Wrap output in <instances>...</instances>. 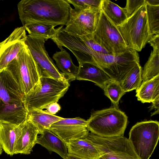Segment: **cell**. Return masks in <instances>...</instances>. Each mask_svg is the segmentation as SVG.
I'll list each match as a JSON object with an SVG mask.
<instances>
[{
	"label": "cell",
	"mask_w": 159,
	"mask_h": 159,
	"mask_svg": "<svg viewBox=\"0 0 159 159\" xmlns=\"http://www.w3.org/2000/svg\"><path fill=\"white\" fill-rule=\"evenodd\" d=\"M19 125L0 122V143L3 151L12 156L15 154V148Z\"/></svg>",
	"instance_id": "cell-19"
},
{
	"label": "cell",
	"mask_w": 159,
	"mask_h": 159,
	"mask_svg": "<svg viewBox=\"0 0 159 159\" xmlns=\"http://www.w3.org/2000/svg\"><path fill=\"white\" fill-rule=\"evenodd\" d=\"M145 3L152 6L159 5V0H145Z\"/></svg>",
	"instance_id": "cell-35"
},
{
	"label": "cell",
	"mask_w": 159,
	"mask_h": 159,
	"mask_svg": "<svg viewBox=\"0 0 159 159\" xmlns=\"http://www.w3.org/2000/svg\"><path fill=\"white\" fill-rule=\"evenodd\" d=\"M159 138V122L146 120L137 122L129 133V141L139 159H149Z\"/></svg>",
	"instance_id": "cell-8"
},
{
	"label": "cell",
	"mask_w": 159,
	"mask_h": 159,
	"mask_svg": "<svg viewBox=\"0 0 159 159\" xmlns=\"http://www.w3.org/2000/svg\"><path fill=\"white\" fill-rule=\"evenodd\" d=\"M117 27L127 47L137 52L145 47L153 35L149 27L145 4Z\"/></svg>",
	"instance_id": "cell-7"
},
{
	"label": "cell",
	"mask_w": 159,
	"mask_h": 159,
	"mask_svg": "<svg viewBox=\"0 0 159 159\" xmlns=\"http://www.w3.org/2000/svg\"><path fill=\"white\" fill-rule=\"evenodd\" d=\"M103 89L104 94L110 99L113 106L118 107L120 98L125 93L120 83L111 79Z\"/></svg>",
	"instance_id": "cell-27"
},
{
	"label": "cell",
	"mask_w": 159,
	"mask_h": 159,
	"mask_svg": "<svg viewBox=\"0 0 159 159\" xmlns=\"http://www.w3.org/2000/svg\"><path fill=\"white\" fill-rule=\"evenodd\" d=\"M87 121L91 132L101 137H112L124 136L128 118L118 107L112 106L93 111Z\"/></svg>",
	"instance_id": "cell-5"
},
{
	"label": "cell",
	"mask_w": 159,
	"mask_h": 159,
	"mask_svg": "<svg viewBox=\"0 0 159 159\" xmlns=\"http://www.w3.org/2000/svg\"><path fill=\"white\" fill-rule=\"evenodd\" d=\"M80 36L93 51L99 53L110 54L96 42L93 38V35L87 34Z\"/></svg>",
	"instance_id": "cell-30"
},
{
	"label": "cell",
	"mask_w": 159,
	"mask_h": 159,
	"mask_svg": "<svg viewBox=\"0 0 159 159\" xmlns=\"http://www.w3.org/2000/svg\"><path fill=\"white\" fill-rule=\"evenodd\" d=\"M49 129L66 144L70 141L85 138L89 131L87 120L79 117L63 118L52 124Z\"/></svg>",
	"instance_id": "cell-13"
},
{
	"label": "cell",
	"mask_w": 159,
	"mask_h": 159,
	"mask_svg": "<svg viewBox=\"0 0 159 159\" xmlns=\"http://www.w3.org/2000/svg\"><path fill=\"white\" fill-rule=\"evenodd\" d=\"M3 150L2 147V146L0 143V155H1L3 151Z\"/></svg>",
	"instance_id": "cell-37"
},
{
	"label": "cell",
	"mask_w": 159,
	"mask_h": 159,
	"mask_svg": "<svg viewBox=\"0 0 159 159\" xmlns=\"http://www.w3.org/2000/svg\"><path fill=\"white\" fill-rule=\"evenodd\" d=\"M66 144L69 154L82 159H99L103 155L85 138L70 141Z\"/></svg>",
	"instance_id": "cell-16"
},
{
	"label": "cell",
	"mask_w": 159,
	"mask_h": 159,
	"mask_svg": "<svg viewBox=\"0 0 159 159\" xmlns=\"http://www.w3.org/2000/svg\"><path fill=\"white\" fill-rule=\"evenodd\" d=\"M72 8L66 0H22L17 4L23 26L29 22H41L63 26Z\"/></svg>",
	"instance_id": "cell-1"
},
{
	"label": "cell",
	"mask_w": 159,
	"mask_h": 159,
	"mask_svg": "<svg viewBox=\"0 0 159 159\" xmlns=\"http://www.w3.org/2000/svg\"><path fill=\"white\" fill-rule=\"evenodd\" d=\"M43 39L27 35L25 43L40 71L41 77L56 80H68L60 72L46 50Z\"/></svg>",
	"instance_id": "cell-11"
},
{
	"label": "cell",
	"mask_w": 159,
	"mask_h": 159,
	"mask_svg": "<svg viewBox=\"0 0 159 159\" xmlns=\"http://www.w3.org/2000/svg\"><path fill=\"white\" fill-rule=\"evenodd\" d=\"M23 94L33 90L40 83L41 74L38 65L25 45L16 58L7 65Z\"/></svg>",
	"instance_id": "cell-6"
},
{
	"label": "cell",
	"mask_w": 159,
	"mask_h": 159,
	"mask_svg": "<svg viewBox=\"0 0 159 159\" xmlns=\"http://www.w3.org/2000/svg\"><path fill=\"white\" fill-rule=\"evenodd\" d=\"M63 118L52 115L43 110L35 109L28 112L27 119L38 129L40 134L45 129H49L51 125Z\"/></svg>",
	"instance_id": "cell-21"
},
{
	"label": "cell",
	"mask_w": 159,
	"mask_h": 159,
	"mask_svg": "<svg viewBox=\"0 0 159 159\" xmlns=\"http://www.w3.org/2000/svg\"><path fill=\"white\" fill-rule=\"evenodd\" d=\"M142 68L140 64H137L130 72L120 84L126 93L137 89L142 82Z\"/></svg>",
	"instance_id": "cell-26"
},
{
	"label": "cell",
	"mask_w": 159,
	"mask_h": 159,
	"mask_svg": "<svg viewBox=\"0 0 159 159\" xmlns=\"http://www.w3.org/2000/svg\"><path fill=\"white\" fill-rule=\"evenodd\" d=\"M87 62L99 67L113 80L120 83L132 70L139 63L138 52L128 48L119 55L98 52L92 50Z\"/></svg>",
	"instance_id": "cell-3"
},
{
	"label": "cell",
	"mask_w": 159,
	"mask_h": 159,
	"mask_svg": "<svg viewBox=\"0 0 159 159\" xmlns=\"http://www.w3.org/2000/svg\"><path fill=\"white\" fill-rule=\"evenodd\" d=\"M27 35L24 26L16 28L5 40L0 42V71L17 55L25 45Z\"/></svg>",
	"instance_id": "cell-14"
},
{
	"label": "cell",
	"mask_w": 159,
	"mask_h": 159,
	"mask_svg": "<svg viewBox=\"0 0 159 159\" xmlns=\"http://www.w3.org/2000/svg\"><path fill=\"white\" fill-rule=\"evenodd\" d=\"M136 93L138 101L143 103L152 102L159 97V75L142 83Z\"/></svg>",
	"instance_id": "cell-22"
},
{
	"label": "cell",
	"mask_w": 159,
	"mask_h": 159,
	"mask_svg": "<svg viewBox=\"0 0 159 159\" xmlns=\"http://www.w3.org/2000/svg\"><path fill=\"white\" fill-rule=\"evenodd\" d=\"M78 67L76 77V80L92 82L103 89L111 80L102 69L92 64L84 63L79 64Z\"/></svg>",
	"instance_id": "cell-17"
},
{
	"label": "cell",
	"mask_w": 159,
	"mask_h": 159,
	"mask_svg": "<svg viewBox=\"0 0 159 159\" xmlns=\"http://www.w3.org/2000/svg\"><path fill=\"white\" fill-rule=\"evenodd\" d=\"M93 36L110 54L121 55L128 48L117 27L100 9Z\"/></svg>",
	"instance_id": "cell-9"
},
{
	"label": "cell",
	"mask_w": 159,
	"mask_h": 159,
	"mask_svg": "<svg viewBox=\"0 0 159 159\" xmlns=\"http://www.w3.org/2000/svg\"><path fill=\"white\" fill-rule=\"evenodd\" d=\"M89 139L103 153L99 159H139L128 139L102 137L91 133Z\"/></svg>",
	"instance_id": "cell-10"
},
{
	"label": "cell",
	"mask_w": 159,
	"mask_h": 159,
	"mask_svg": "<svg viewBox=\"0 0 159 159\" xmlns=\"http://www.w3.org/2000/svg\"><path fill=\"white\" fill-rule=\"evenodd\" d=\"M159 75V48H153L142 69V82Z\"/></svg>",
	"instance_id": "cell-25"
},
{
	"label": "cell",
	"mask_w": 159,
	"mask_h": 159,
	"mask_svg": "<svg viewBox=\"0 0 159 159\" xmlns=\"http://www.w3.org/2000/svg\"><path fill=\"white\" fill-rule=\"evenodd\" d=\"M45 109H46L45 111L47 113L54 115L60 110L61 107L57 102H54L48 105Z\"/></svg>",
	"instance_id": "cell-32"
},
{
	"label": "cell",
	"mask_w": 159,
	"mask_h": 159,
	"mask_svg": "<svg viewBox=\"0 0 159 159\" xmlns=\"http://www.w3.org/2000/svg\"><path fill=\"white\" fill-rule=\"evenodd\" d=\"M145 4V0H127L124 8L127 17L131 15L140 7Z\"/></svg>",
	"instance_id": "cell-31"
},
{
	"label": "cell",
	"mask_w": 159,
	"mask_h": 159,
	"mask_svg": "<svg viewBox=\"0 0 159 159\" xmlns=\"http://www.w3.org/2000/svg\"><path fill=\"white\" fill-rule=\"evenodd\" d=\"M29 35L43 39L45 41L51 39L56 34L57 28L52 24L41 22H29L24 26Z\"/></svg>",
	"instance_id": "cell-23"
},
{
	"label": "cell",
	"mask_w": 159,
	"mask_h": 159,
	"mask_svg": "<svg viewBox=\"0 0 159 159\" xmlns=\"http://www.w3.org/2000/svg\"><path fill=\"white\" fill-rule=\"evenodd\" d=\"M145 4L150 31L153 35L159 34V5Z\"/></svg>",
	"instance_id": "cell-28"
},
{
	"label": "cell",
	"mask_w": 159,
	"mask_h": 159,
	"mask_svg": "<svg viewBox=\"0 0 159 159\" xmlns=\"http://www.w3.org/2000/svg\"><path fill=\"white\" fill-rule=\"evenodd\" d=\"M70 84L65 81L41 77L40 84L33 90L23 94V102L28 112L35 109L43 110L48 104L57 102L69 89Z\"/></svg>",
	"instance_id": "cell-4"
},
{
	"label": "cell",
	"mask_w": 159,
	"mask_h": 159,
	"mask_svg": "<svg viewBox=\"0 0 159 159\" xmlns=\"http://www.w3.org/2000/svg\"><path fill=\"white\" fill-rule=\"evenodd\" d=\"M152 105L150 107V111L155 109V111L151 115V116L159 113V97H157L152 102Z\"/></svg>",
	"instance_id": "cell-34"
},
{
	"label": "cell",
	"mask_w": 159,
	"mask_h": 159,
	"mask_svg": "<svg viewBox=\"0 0 159 159\" xmlns=\"http://www.w3.org/2000/svg\"><path fill=\"white\" fill-rule=\"evenodd\" d=\"M72 5L74 8L78 10L87 9H101L102 0H66Z\"/></svg>",
	"instance_id": "cell-29"
},
{
	"label": "cell",
	"mask_w": 159,
	"mask_h": 159,
	"mask_svg": "<svg viewBox=\"0 0 159 159\" xmlns=\"http://www.w3.org/2000/svg\"><path fill=\"white\" fill-rule=\"evenodd\" d=\"M60 49V51H57L52 56L56 62V65L61 70V73L66 77L69 82L75 80H76L79 67L73 63L69 53L62 48Z\"/></svg>",
	"instance_id": "cell-20"
},
{
	"label": "cell",
	"mask_w": 159,
	"mask_h": 159,
	"mask_svg": "<svg viewBox=\"0 0 159 159\" xmlns=\"http://www.w3.org/2000/svg\"><path fill=\"white\" fill-rule=\"evenodd\" d=\"M100 9L72 8L64 30L71 35L82 36L93 35Z\"/></svg>",
	"instance_id": "cell-12"
},
{
	"label": "cell",
	"mask_w": 159,
	"mask_h": 159,
	"mask_svg": "<svg viewBox=\"0 0 159 159\" xmlns=\"http://www.w3.org/2000/svg\"><path fill=\"white\" fill-rule=\"evenodd\" d=\"M19 130L16 138L15 154H30L36 144L39 131L29 120L19 125Z\"/></svg>",
	"instance_id": "cell-15"
},
{
	"label": "cell",
	"mask_w": 159,
	"mask_h": 159,
	"mask_svg": "<svg viewBox=\"0 0 159 159\" xmlns=\"http://www.w3.org/2000/svg\"><path fill=\"white\" fill-rule=\"evenodd\" d=\"M101 9L116 26L122 24L128 17L124 8L109 0H102Z\"/></svg>",
	"instance_id": "cell-24"
},
{
	"label": "cell",
	"mask_w": 159,
	"mask_h": 159,
	"mask_svg": "<svg viewBox=\"0 0 159 159\" xmlns=\"http://www.w3.org/2000/svg\"><path fill=\"white\" fill-rule=\"evenodd\" d=\"M23 94L10 72L0 71V122L19 125L27 118Z\"/></svg>",
	"instance_id": "cell-2"
},
{
	"label": "cell",
	"mask_w": 159,
	"mask_h": 159,
	"mask_svg": "<svg viewBox=\"0 0 159 159\" xmlns=\"http://www.w3.org/2000/svg\"><path fill=\"white\" fill-rule=\"evenodd\" d=\"M148 43L153 48H159V34L153 35Z\"/></svg>",
	"instance_id": "cell-33"
},
{
	"label": "cell",
	"mask_w": 159,
	"mask_h": 159,
	"mask_svg": "<svg viewBox=\"0 0 159 159\" xmlns=\"http://www.w3.org/2000/svg\"><path fill=\"white\" fill-rule=\"evenodd\" d=\"M66 159H82L81 158L77 157L74 156L69 154Z\"/></svg>",
	"instance_id": "cell-36"
},
{
	"label": "cell",
	"mask_w": 159,
	"mask_h": 159,
	"mask_svg": "<svg viewBox=\"0 0 159 159\" xmlns=\"http://www.w3.org/2000/svg\"><path fill=\"white\" fill-rule=\"evenodd\" d=\"M36 144L57 153L63 159L68 156L66 143L49 129L44 130L38 137Z\"/></svg>",
	"instance_id": "cell-18"
}]
</instances>
